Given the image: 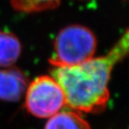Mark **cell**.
Segmentation results:
<instances>
[{
	"label": "cell",
	"mask_w": 129,
	"mask_h": 129,
	"mask_svg": "<svg viewBox=\"0 0 129 129\" xmlns=\"http://www.w3.org/2000/svg\"><path fill=\"white\" fill-rule=\"evenodd\" d=\"M128 32L105 56L71 66H53L50 73L61 88L66 105L79 112L99 113L110 97L108 85L113 66L127 55Z\"/></svg>",
	"instance_id": "obj_1"
},
{
	"label": "cell",
	"mask_w": 129,
	"mask_h": 129,
	"mask_svg": "<svg viewBox=\"0 0 129 129\" xmlns=\"http://www.w3.org/2000/svg\"><path fill=\"white\" fill-rule=\"evenodd\" d=\"M96 36L88 28L72 24L61 29L55 40L53 66H71L93 58L96 50Z\"/></svg>",
	"instance_id": "obj_2"
},
{
	"label": "cell",
	"mask_w": 129,
	"mask_h": 129,
	"mask_svg": "<svg viewBox=\"0 0 129 129\" xmlns=\"http://www.w3.org/2000/svg\"><path fill=\"white\" fill-rule=\"evenodd\" d=\"M24 106L34 117L50 118L66 106V97L60 84L53 76H40L27 86Z\"/></svg>",
	"instance_id": "obj_3"
},
{
	"label": "cell",
	"mask_w": 129,
	"mask_h": 129,
	"mask_svg": "<svg viewBox=\"0 0 129 129\" xmlns=\"http://www.w3.org/2000/svg\"><path fill=\"white\" fill-rule=\"evenodd\" d=\"M27 88V81L19 70L9 68L0 70V99L16 102Z\"/></svg>",
	"instance_id": "obj_4"
},
{
	"label": "cell",
	"mask_w": 129,
	"mask_h": 129,
	"mask_svg": "<svg viewBox=\"0 0 129 129\" xmlns=\"http://www.w3.org/2000/svg\"><path fill=\"white\" fill-rule=\"evenodd\" d=\"M45 129H91V127L79 112L71 110L60 111L50 117Z\"/></svg>",
	"instance_id": "obj_5"
},
{
	"label": "cell",
	"mask_w": 129,
	"mask_h": 129,
	"mask_svg": "<svg viewBox=\"0 0 129 129\" xmlns=\"http://www.w3.org/2000/svg\"><path fill=\"white\" fill-rule=\"evenodd\" d=\"M21 50V44L16 36L0 31V67L12 66L20 56Z\"/></svg>",
	"instance_id": "obj_6"
},
{
	"label": "cell",
	"mask_w": 129,
	"mask_h": 129,
	"mask_svg": "<svg viewBox=\"0 0 129 129\" xmlns=\"http://www.w3.org/2000/svg\"><path fill=\"white\" fill-rule=\"evenodd\" d=\"M60 0H11L12 5L23 12H39L55 9Z\"/></svg>",
	"instance_id": "obj_7"
}]
</instances>
